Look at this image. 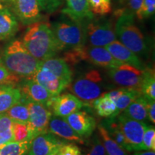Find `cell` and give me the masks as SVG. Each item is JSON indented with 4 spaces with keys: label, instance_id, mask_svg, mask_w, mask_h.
<instances>
[{
    "label": "cell",
    "instance_id": "1",
    "mask_svg": "<svg viewBox=\"0 0 155 155\" xmlns=\"http://www.w3.org/2000/svg\"><path fill=\"white\" fill-rule=\"evenodd\" d=\"M22 42L31 55L40 61L55 57L60 52L51 25L42 20L28 25Z\"/></svg>",
    "mask_w": 155,
    "mask_h": 155
},
{
    "label": "cell",
    "instance_id": "2",
    "mask_svg": "<svg viewBox=\"0 0 155 155\" xmlns=\"http://www.w3.org/2000/svg\"><path fill=\"white\" fill-rule=\"evenodd\" d=\"M2 63L9 71L21 78H32L41 65L42 61L31 55L22 40L16 39L5 47Z\"/></svg>",
    "mask_w": 155,
    "mask_h": 155
},
{
    "label": "cell",
    "instance_id": "3",
    "mask_svg": "<svg viewBox=\"0 0 155 155\" xmlns=\"http://www.w3.org/2000/svg\"><path fill=\"white\" fill-rule=\"evenodd\" d=\"M114 32L119 41L137 56L148 55L150 46L144 34L135 24L134 15L124 11L119 13Z\"/></svg>",
    "mask_w": 155,
    "mask_h": 155
},
{
    "label": "cell",
    "instance_id": "4",
    "mask_svg": "<svg viewBox=\"0 0 155 155\" xmlns=\"http://www.w3.org/2000/svg\"><path fill=\"white\" fill-rule=\"evenodd\" d=\"M68 88L81 101L91 104L111 89V86L106 83L99 71L90 70L72 80Z\"/></svg>",
    "mask_w": 155,
    "mask_h": 155
},
{
    "label": "cell",
    "instance_id": "5",
    "mask_svg": "<svg viewBox=\"0 0 155 155\" xmlns=\"http://www.w3.org/2000/svg\"><path fill=\"white\" fill-rule=\"evenodd\" d=\"M67 17L50 25L59 51H66L86 44L85 22Z\"/></svg>",
    "mask_w": 155,
    "mask_h": 155
},
{
    "label": "cell",
    "instance_id": "6",
    "mask_svg": "<svg viewBox=\"0 0 155 155\" xmlns=\"http://www.w3.org/2000/svg\"><path fill=\"white\" fill-rule=\"evenodd\" d=\"M63 59L68 65H75L82 61H86L96 66L111 69L123 64L115 59L105 47L83 45L80 48L66 50Z\"/></svg>",
    "mask_w": 155,
    "mask_h": 155
},
{
    "label": "cell",
    "instance_id": "7",
    "mask_svg": "<svg viewBox=\"0 0 155 155\" xmlns=\"http://www.w3.org/2000/svg\"><path fill=\"white\" fill-rule=\"evenodd\" d=\"M85 30L86 42L91 46L105 47L116 40L113 24L108 19H88L85 22Z\"/></svg>",
    "mask_w": 155,
    "mask_h": 155
},
{
    "label": "cell",
    "instance_id": "8",
    "mask_svg": "<svg viewBox=\"0 0 155 155\" xmlns=\"http://www.w3.org/2000/svg\"><path fill=\"white\" fill-rule=\"evenodd\" d=\"M144 70H140L132 65L123 63L114 68L108 69V74L113 83L121 88L141 91Z\"/></svg>",
    "mask_w": 155,
    "mask_h": 155
},
{
    "label": "cell",
    "instance_id": "9",
    "mask_svg": "<svg viewBox=\"0 0 155 155\" xmlns=\"http://www.w3.org/2000/svg\"><path fill=\"white\" fill-rule=\"evenodd\" d=\"M120 128L130 147L131 152L142 151V139L147 124L131 119L122 114L117 116Z\"/></svg>",
    "mask_w": 155,
    "mask_h": 155
},
{
    "label": "cell",
    "instance_id": "10",
    "mask_svg": "<svg viewBox=\"0 0 155 155\" xmlns=\"http://www.w3.org/2000/svg\"><path fill=\"white\" fill-rule=\"evenodd\" d=\"M22 99V98H21ZM25 101L29 109V127L33 131L35 136L48 131V124L52 112L44 104L40 103L22 99Z\"/></svg>",
    "mask_w": 155,
    "mask_h": 155
},
{
    "label": "cell",
    "instance_id": "11",
    "mask_svg": "<svg viewBox=\"0 0 155 155\" xmlns=\"http://www.w3.org/2000/svg\"><path fill=\"white\" fill-rule=\"evenodd\" d=\"M84 103L71 94H63L52 96L45 106L54 115L65 118L73 112L80 110Z\"/></svg>",
    "mask_w": 155,
    "mask_h": 155
},
{
    "label": "cell",
    "instance_id": "12",
    "mask_svg": "<svg viewBox=\"0 0 155 155\" xmlns=\"http://www.w3.org/2000/svg\"><path fill=\"white\" fill-rule=\"evenodd\" d=\"M15 12L24 25L42 20V9L38 0H12Z\"/></svg>",
    "mask_w": 155,
    "mask_h": 155
},
{
    "label": "cell",
    "instance_id": "13",
    "mask_svg": "<svg viewBox=\"0 0 155 155\" xmlns=\"http://www.w3.org/2000/svg\"><path fill=\"white\" fill-rule=\"evenodd\" d=\"M48 131L37 135L30 142L28 155H48L65 144Z\"/></svg>",
    "mask_w": 155,
    "mask_h": 155
},
{
    "label": "cell",
    "instance_id": "14",
    "mask_svg": "<svg viewBox=\"0 0 155 155\" xmlns=\"http://www.w3.org/2000/svg\"><path fill=\"white\" fill-rule=\"evenodd\" d=\"M65 119L73 130L83 139L90 137L96 129V120L85 111L78 110Z\"/></svg>",
    "mask_w": 155,
    "mask_h": 155
},
{
    "label": "cell",
    "instance_id": "15",
    "mask_svg": "<svg viewBox=\"0 0 155 155\" xmlns=\"http://www.w3.org/2000/svg\"><path fill=\"white\" fill-rule=\"evenodd\" d=\"M32 79L43 86L53 96L59 95L69 86L67 82L41 65L32 77Z\"/></svg>",
    "mask_w": 155,
    "mask_h": 155
},
{
    "label": "cell",
    "instance_id": "16",
    "mask_svg": "<svg viewBox=\"0 0 155 155\" xmlns=\"http://www.w3.org/2000/svg\"><path fill=\"white\" fill-rule=\"evenodd\" d=\"M19 84L18 88L20 91L22 99L40 103L45 106L48 100L53 96L43 86L32 78H25Z\"/></svg>",
    "mask_w": 155,
    "mask_h": 155
},
{
    "label": "cell",
    "instance_id": "17",
    "mask_svg": "<svg viewBox=\"0 0 155 155\" xmlns=\"http://www.w3.org/2000/svg\"><path fill=\"white\" fill-rule=\"evenodd\" d=\"M48 131L66 141H74L81 144H84L83 139L73 130L66 119L63 117L52 116L48 124Z\"/></svg>",
    "mask_w": 155,
    "mask_h": 155
},
{
    "label": "cell",
    "instance_id": "18",
    "mask_svg": "<svg viewBox=\"0 0 155 155\" xmlns=\"http://www.w3.org/2000/svg\"><path fill=\"white\" fill-rule=\"evenodd\" d=\"M105 48L117 61L124 64L132 65V66L140 70H144L146 68L144 64L139 59V56H137L129 49H128L119 40H116L115 41L105 46Z\"/></svg>",
    "mask_w": 155,
    "mask_h": 155
},
{
    "label": "cell",
    "instance_id": "19",
    "mask_svg": "<svg viewBox=\"0 0 155 155\" xmlns=\"http://www.w3.org/2000/svg\"><path fill=\"white\" fill-rule=\"evenodd\" d=\"M66 7L62 11L64 15L77 22H86L94 18L88 0H65Z\"/></svg>",
    "mask_w": 155,
    "mask_h": 155
},
{
    "label": "cell",
    "instance_id": "20",
    "mask_svg": "<svg viewBox=\"0 0 155 155\" xmlns=\"http://www.w3.org/2000/svg\"><path fill=\"white\" fill-rule=\"evenodd\" d=\"M19 30V23L13 13L0 4V40H10Z\"/></svg>",
    "mask_w": 155,
    "mask_h": 155
},
{
    "label": "cell",
    "instance_id": "21",
    "mask_svg": "<svg viewBox=\"0 0 155 155\" xmlns=\"http://www.w3.org/2000/svg\"><path fill=\"white\" fill-rule=\"evenodd\" d=\"M104 95L115 103L119 114L124 111L131 103L141 95V91L134 88H121L105 93Z\"/></svg>",
    "mask_w": 155,
    "mask_h": 155
},
{
    "label": "cell",
    "instance_id": "22",
    "mask_svg": "<svg viewBox=\"0 0 155 155\" xmlns=\"http://www.w3.org/2000/svg\"><path fill=\"white\" fill-rule=\"evenodd\" d=\"M148 105L149 100L141 95L125 108L122 114L131 119L147 122L149 121Z\"/></svg>",
    "mask_w": 155,
    "mask_h": 155
},
{
    "label": "cell",
    "instance_id": "23",
    "mask_svg": "<svg viewBox=\"0 0 155 155\" xmlns=\"http://www.w3.org/2000/svg\"><path fill=\"white\" fill-rule=\"evenodd\" d=\"M41 66L46 68L56 76L67 82L68 84L72 81V71L63 58L54 57L49 58L42 61Z\"/></svg>",
    "mask_w": 155,
    "mask_h": 155
},
{
    "label": "cell",
    "instance_id": "24",
    "mask_svg": "<svg viewBox=\"0 0 155 155\" xmlns=\"http://www.w3.org/2000/svg\"><path fill=\"white\" fill-rule=\"evenodd\" d=\"M104 129L107 131L108 135L114 139V141L119 145L121 148L128 152H131L130 147L127 144V141L123 134L121 128H120L119 121H118L117 116L115 117L106 118L101 123Z\"/></svg>",
    "mask_w": 155,
    "mask_h": 155
},
{
    "label": "cell",
    "instance_id": "25",
    "mask_svg": "<svg viewBox=\"0 0 155 155\" xmlns=\"http://www.w3.org/2000/svg\"><path fill=\"white\" fill-rule=\"evenodd\" d=\"M18 88L12 86H0V113L7 111L21 99Z\"/></svg>",
    "mask_w": 155,
    "mask_h": 155
},
{
    "label": "cell",
    "instance_id": "26",
    "mask_svg": "<svg viewBox=\"0 0 155 155\" xmlns=\"http://www.w3.org/2000/svg\"><path fill=\"white\" fill-rule=\"evenodd\" d=\"M91 104L97 114L101 117H115L119 115L115 103L104 94L95 99Z\"/></svg>",
    "mask_w": 155,
    "mask_h": 155
},
{
    "label": "cell",
    "instance_id": "27",
    "mask_svg": "<svg viewBox=\"0 0 155 155\" xmlns=\"http://www.w3.org/2000/svg\"><path fill=\"white\" fill-rule=\"evenodd\" d=\"M98 130L101 138L103 145L107 155H128L127 152L121 148L113 139L108 135L104 127L101 124L98 126Z\"/></svg>",
    "mask_w": 155,
    "mask_h": 155
},
{
    "label": "cell",
    "instance_id": "28",
    "mask_svg": "<svg viewBox=\"0 0 155 155\" xmlns=\"http://www.w3.org/2000/svg\"><path fill=\"white\" fill-rule=\"evenodd\" d=\"M5 112L13 122L21 124L28 123L30 117L29 109L26 103L22 99L14 104Z\"/></svg>",
    "mask_w": 155,
    "mask_h": 155
},
{
    "label": "cell",
    "instance_id": "29",
    "mask_svg": "<svg viewBox=\"0 0 155 155\" xmlns=\"http://www.w3.org/2000/svg\"><path fill=\"white\" fill-rule=\"evenodd\" d=\"M141 95L148 100L155 101V75L154 71L146 68L141 88Z\"/></svg>",
    "mask_w": 155,
    "mask_h": 155
},
{
    "label": "cell",
    "instance_id": "30",
    "mask_svg": "<svg viewBox=\"0 0 155 155\" xmlns=\"http://www.w3.org/2000/svg\"><path fill=\"white\" fill-rule=\"evenodd\" d=\"M31 141H10L0 147V155H25L28 154Z\"/></svg>",
    "mask_w": 155,
    "mask_h": 155
},
{
    "label": "cell",
    "instance_id": "31",
    "mask_svg": "<svg viewBox=\"0 0 155 155\" xmlns=\"http://www.w3.org/2000/svg\"><path fill=\"white\" fill-rule=\"evenodd\" d=\"M13 141H31L35 137L33 131L29 127L28 124H21L13 122L12 124Z\"/></svg>",
    "mask_w": 155,
    "mask_h": 155
},
{
    "label": "cell",
    "instance_id": "32",
    "mask_svg": "<svg viewBox=\"0 0 155 155\" xmlns=\"http://www.w3.org/2000/svg\"><path fill=\"white\" fill-rule=\"evenodd\" d=\"M88 2L94 15L105 16L111 12V0H88Z\"/></svg>",
    "mask_w": 155,
    "mask_h": 155
},
{
    "label": "cell",
    "instance_id": "33",
    "mask_svg": "<svg viewBox=\"0 0 155 155\" xmlns=\"http://www.w3.org/2000/svg\"><path fill=\"white\" fill-rule=\"evenodd\" d=\"M21 78L13 74L0 63V86H16L21 81Z\"/></svg>",
    "mask_w": 155,
    "mask_h": 155
},
{
    "label": "cell",
    "instance_id": "34",
    "mask_svg": "<svg viewBox=\"0 0 155 155\" xmlns=\"http://www.w3.org/2000/svg\"><path fill=\"white\" fill-rule=\"evenodd\" d=\"M142 150H155V129L152 125H147L142 139Z\"/></svg>",
    "mask_w": 155,
    "mask_h": 155
},
{
    "label": "cell",
    "instance_id": "35",
    "mask_svg": "<svg viewBox=\"0 0 155 155\" xmlns=\"http://www.w3.org/2000/svg\"><path fill=\"white\" fill-rule=\"evenodd\" d=\"M155 0H143L140 8L136 13L139 19H147L154 14Z\"/></svg>",
    "mask_w": 155,
    "mask_h": 155
},
{
    "label": "cell",
    "instance_id": "36",
    "mask_svg": "<svg viewBox=\"0 0 155 155\" xmlns=\"http://www.w3.org/2000/svg\"><path fill=\"white\" fill-rule=\"evenodd\" d=\"M42 11L48 14H53L63 5L64 0H38Z\"/></svg>",
    "mask_w": 155,
    "mask_h": 155
},
{
    "label": "cell",
    "instance_id": "37",
    "mask_svg": "<svg viewBox=\"0 0 155 155\" xmlns=\"http://www.w3.org/2000/svg\"><path fill=\"white\" fill-rule=\"evenodd\" d=\"M57 153L59 155H82L80 149L74 144L65 143L58 148Z\"/></svg>",
    "mask_w": 155,
    "mask_h": 155
},
{
    "label": "cell",
    "instance_id": "38",
    "mask_svg": "<svg viewBox=\"0 0 155 155\" xmlns=\"http://www.w3.org/2000/svg\"><path fill=\"white\" fill-rule=\"evenodd\" d=\"M85 155H106V151L102 141L97 135L94 137L90 151Z\"/></svg>",
    "mask_w": 155,
    "mask_h": 155
},
{
    "label": "cell",
    "instance_id": "39",
    "mask_svg": "<svg viewBox=\"0 0 155 155\" xmlns=\"http://www.w3.org/2000/svg\"><path fill=\"white\" fill-rule=\"evenodd\" d=\"M13 121L6 112L0 113V132L12 129Z\"/></svg>",
    "mask_w": 155,
    "mask_h": 155
},
{
    "label": "cell",
    "instance_id": "40",
    "mask_svg": "<svg viewBox=\"0 0 155 155\" xmlns=\"http://www.w3.org/2000/svg\"><path fill=\"white\" fill-rule=\"evenodd\" d=\"M142 2L143 0H127V7L129 10L127 12L135 15L140 8Z\"/></svg>",
    "mask_w": 155,
    "mask_h": 155
},
{
    "label": "cell",
    "instance_id": "41",
    "mask_svg": "<svg viewBox=\"0 0 155 155\" xmlns=\"http://www.w3.org/2000/svg\"><path fill=\"white\" fill-rule=\"evenodd\" d=\"M10 141H13V134L12 129L0 132V147Z\"/></svg>",
    "mask_w": 155,
    "mask_h": 155
},
{
    "label": "cell",
    "instance_id": "42",
    "mask_svg": "<svg viewBox=\"0 0 155 155\" xmlns=\"http://www.w3.org/2000/svg\"><path fill=\"white\" fill-rule=\"evenodd\" d=\"M148 119L149 121L155 123V102L154 100H149L148 105Z\"/></svg>",
    "mask_w": 155,
    "mask_h": 155
},
{
    "label": "cell",
    "instance_id": "43",
    "mask_svg": "<svg viewBox=\"0 0 155 155\" xmlns=\"http://www.w3.org/2000/svg\"><path fill=\"white\" fill-rule=\"evenodd\" d=\"M133 155H155V152L153 150H147L144 152H136Z\"/></svg>",
    "mask_w": 155,
    "mask_h": 155
},
{
    "label": "cell",
    "instance_id": "44",
    "mask_svg": "<svg viewBox=\"0 0 155 155\" xmlns=\"http://www.w3.org/2000/svg\"><path fill=\"white\" fill-rule=\"evenodd\" d=\"M57 150H55V151H54V152H53L52 153H50V154H48V155H55V153H56V152H57Z\"/></svg>",
    "mask_w": 155,
    "mask_h": 155
},
{
    "label": "cell",
    "instance_id": "45",
    "mask_svg": "<svg viewBox=\"0 0 155 155\" xmlns=\"http://www.w3.org/2000/svg\"><path fill=\"white\" fill-rule=\"evenodd\" d=\"M0 63H2V57H1V56H0Z\"/></svg>",
    "mask_w": 155,
    "mask_h": 155
},
{
    "label": "cell",
    "instance_id": "46",
    "mask_svg": "<svg viewBox=\"0 0 155 155\" xmlns=\"http://www.w3.org/2000/svg\"><path fill=\"white\" fill-rule=\"evenodd\" d=\"M2 1H12V0H2Z\"/></svg>",
    "mask_w": 155,
    "mask_h": 155
},
{
    "label": "cell",
    "instance_id": "47",
    "mask_svg": "<svg viewBox=\"0 0 155 155\" xmlns=\"http://www.w3.org/2000/svg\"><path fill=\"white\" fill-rule=\"evenodd\" d=\"M25 155H28V154H25Z\"/></svg>",
    "mask_w": 155,
    "mask_h": 155
}]
</instances>
